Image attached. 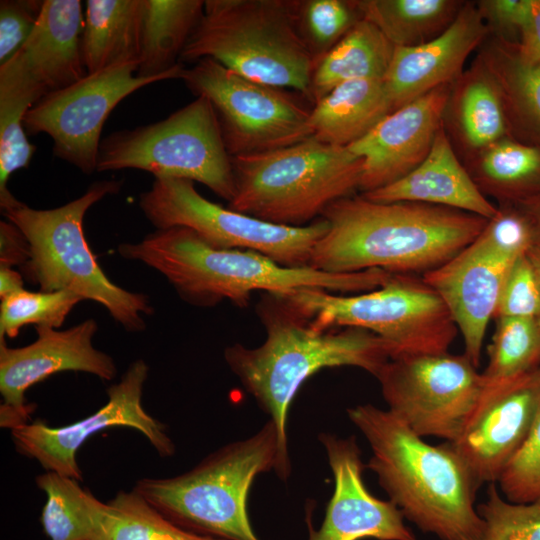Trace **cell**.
Instances as JSON below:
<instances>
[{
    "mask_svg": "<svg viewBox=\"0 0 540 540\" xmlns=\"http://www.w3.org/2000/svg\"><path fill=\"white\" fill-rule=\"evenodd\" d=\"M256 309L266 331L264 342L255 348L236 343L225 349L224 358L274 424V471L286 481L291 473L288 411L302 384L321 369L342 366L358 367L376 377L390 360L391 349L362 328L317 330L280 295L263 293Z\"/></svg>",
    "mask_w": 540,
    "mask_h": 540,
    "instance_id": "cell-1",
    "label": "cell"
},
{
    "mask_svg": "<svg viewBox=\"0 0 540 540\" xmlns=\"http://www.w3.org/2000/svg\"><path fill=\"white\" fill-rule=\"evenodd\" d=\"M328 231L309 266L329 273L381 269L392 274L436 269L472 243L488 219L418 202H375L352 195L324 211Z\"/></svg>",
    "mask_w": 540,
    "mask_h": 540,
    "instance_id": "cell-2",
    "label": "cell"
},
{
    "mask_svg": "<svg viewBox=\"0 0 540 540\" xmlns=\"http://www.w3.org/2000/svg\"><path fill=\"white\" fill-rule=\"evenodd\" d=\"M117 251L162 274L186 302L210 307L229 300L247 307L254 291L286 295L303 288L339 294L362 293L382 286L391 273L369 269L329 273L307 267H286L251 250L220 249L185 227L156 229L137 243H121Z\"/></svg>",
    "mask_w": 540,
    "mask_h": 540,
    "instance_id": "cell-3",
    "label": "cell"
},
{
    "mask_svg": "<svg viewBox=\"0 0 540 540\" xmlns=\"http://www.w3.org/2000/svg\"><path fill=\"white\" fill-rule=\"evenodd\" d=\"M368 441L367 467L404 517L441 540H479L484 521L474 506L480 488L449 442L431 445L388 409H347Z\"/></svg>",
    "mask_w": 540,
    "mask_h": 540,
    "instance_id": "cell-4",
    "label": "cell"
},
{
    "mask_svg": "<svg viewBox=\"0 0 540 540\" xmlns=\"http://www.w3.org/2000/svg\"><path fill=\"white\" fill-rule=\"evenodd\" d=\"M122 186L119 180L93 182L80 197L53 209H33L18 201L2 211L29 242L23 277L41 291H69L101 304L129 332L146 328L143 315L154 312L149 297L113 283L91 251L83 230L86 212Z\"/></svg>",
    "mask_w": 540,
    "mask_h": 540,
    "instance_id": "cell-5",
    "label": "cell"
},
{
    "mask_svg": "<svg viewBox=\"0 0 540 540\" xmlns=\"http://www.w3.org/2000/svg\"><path fill=\"white\" fill-rule=\"evenodd\" d=\"M205 58L311 101L317 61L298 32L295 0H206L180 62Z\"/></svg>",
    "mask_w": 540,
    "mask_h": 540,
    "instance_id": "cell-6",
    "label": "cell"
},
{
    "mask_svg": "<svg viewBox=\"0 0 540 540\" xmlns=\"http://www.w3.org/2000/svg\"><path fill=\"white\" fill-rule=\"evenodd\" d=\"M235 193L228 208L273 224L301 227L359 190L363 158L315 137L231 157Z\"/></svg>",
    "mask_w": 540,
    "mask_h": 540,
    "instance_id": "cell-7",
    "label": "cell"
},
{
    "mask_svg": "<svg viewBox=\"0 0 540 540\" xmlns=\"http://www.w3.org/2000/svg\"><path fill=\"white\" fill-rule=\"evenodd\" d=\"M277 434L268 421L247 439L227 444L191 470L170 478H142L133 490L180 528L223 540H259L247 498L261 473L274 470Z\"/></svg>",
    "mask_w": 540,
    "mask_h": 540,
    "instance_id": "cell-8",
    "label": "cell"
},
{
    "mask_svg": "<svg viewBox=\"0 0 540 540\" xmlns=\"http://www.w3.org/2000/svg\"><path fill=\"white\" fill-rule=\"evenodd\" d=\"M280 296L317 330L372 332L389 345L391 358L446 353L458 332L441 297L410 274H392L379 288L351 295L303 288Z\"/></svg>",
    "mask_w": 540,
    "mask_h": 540,
    "instance_id": "cell-9",
    "label": "cell"
},
{
    "mask_svg": "<svg viewBox=\"0 0 540 540\" xmlns=\"http://www.w3.org/2000/svg\"><path fill=\"white\" fill-rule=\"evenodd\" d=\"M138 169L155 178L188 179L228 203L235 193L231 156L210 101L197 96L167 118L114 131L99 147L97 171Z\"/></svg>",
    "mask_w": 540,
    "mask_h": 540,
    "instance_id": "cell-10",
    "label": "cell"
},
{
    "mask_svg": "<svg viewBox=\"0 0 540 540\" xmlns=\"http://www.w3.org/2000/svg\"><path fill=\"white\" fill-rule=\"evenodd\" d=\"M138 204L156 229L185 227L212 247L255 251L286 267L309 266L329 227L323 217L301 227L260 220L206 199L183 178H155Z\"/></svg>",
    "mask_w": 540,
    "mask_h": 540,
    "instance_id": "cell-11",
    "label": "cell"
},
{
    "mask_svg": "<svg viewBox=\"0 0 540 540\" xmlns=\"http://www.w3.org/2000/svg\"><path fill=\"white\" fill-rule=\"evenodd\" d=\"M180 79L212 104L231 157L284 148L313 136L311 108L299 93L253 81L209 58L184 68Z\"/></svg>",
    "mask_w": 540,
    "mask_h": 540,
    "instance_id": "cell-12",
    "label": "cell"
},
{
    "mask_svg": "<svg viewBox=\"0 0 540 540\" xmlns=\"http://www.w3.org/2000/svg\"><path fill=\"white\" fill-rule=\"evenodd\" d=\"M465 355L391 358L378 373L388 410L420 437L453 442L483 388L481 373Z\"/></svg>",
    "mask_w": 540,
    "mask_h": 540,
    "instance_id": "cell-13",
    "label": "cell"
},
{
    "mask_svg": "<svg viewBox=\"0 0 540 540\" xmlns=\"http://www.w3.org/2000/svg\"><path fill=\"white\" fill-rule=\"evenodd\" d=\"M137 70L136 62L114 65L45 96L23 118L27 135H49L55 157L84 174L94 173L101 132L112 110L138 89L167 80L139 77Z\"/></svg>",
    "mask_w": 540,
    "mask_h": 540,
    "instance_id": "cell-14",
    "label": "cell"
},
{
    "mask_svg": "<svg viewBox=\"0 0 540 540\" xmlns=\"http://www.w3.org/2000/svg\"><path fill=\"white\" fill-rule=\"evenodd\" d=\"M149 366L143 359L129 365L120 381L107 389L108 401L90 416L62 427H50L41 420L11 429L16 450L36 459L46 471L82 479L77 452L92 435L115 426L134 428L144 434L161 457L175 453L165 425L148 414L142 405Z\"/></svg>",
    "mask_w": 540,
    "mask_h": 540,
    "instance_id": "cell-15",
    "label": "cell"
},
{
    "mask_svg": "<svg viewBox=\"0 0 540 540\" xmlns=\"http://www.w3.org/2000/svg\"><path fill=\"white\" fill-rule=\"evenodd\" d=\"M83 26L80 0H44L31 35L0 66V104L30 109L85 77Z\"/></svg>",
    "mask_w": 540,
    "mask_h": 540,
    "instance_id": "cell-16",
    "label": "cell"
},
{
    "mask_svg": "<svg viewBox=\"0 0 540 540\" xmlns=\"http://www.w3.org/2000/svg\"><path fill=\"white\" fill-rule=\"evenodd\" d=\"M539 409L540 368L509 380L483 381L459 436L449 442L479 487L498 482L526 440Z\"/></svg>",
    "mask_w": 540,
    "mask_h": 540,
    "instance_id": "cell-17",
    "label": "cell"
},
{
    "mask_svg": "<svg viewBox=\"0 0 540 540\" xmlns=\"http://www.w3.org/2000/svg\"><path fill=\"white\" fill-rule=\"evenodd\" d=\"M97 329L89 318L65 330L35 326L37 339L23 347L10 348L0 340L1 427L27 423L33 407L26 403L25 392L53 374L81 371L103 380L116 376L113 358L93 346Z\"/></svg>",
    "mask_w": 540,
    "mask_h": 540,
    "instance_id": "cell-18",
    "label": "cell"
},
{
    "mask_svg": "<svg viewBox=\"0 0 540 540\" xmlns=\"http://www.w3.org/2000/svg\"><path fill=\"white\" fill-rule=\"evenodd\" d=\"M318 439L326 451L335 488L320 529L308 524L309 540H417L398 507L368 491L355 437L321 433Z\"/></svg>",
    "mask_w": 540,
    "mask_h": 540,
    "instance_id": "cell-19",
    "label": "cell"
},
{
    "mask_svg": "<svg viewBox=\"0 0 540 540\" xmlns=\"http://www.w3.org/2000/svg\"><path fill=\"white\" fill-rule=\"evenodd\" d=\"M451 85L438 87L393 110L348 146L363 158L361 193L394 183L422 163L443 125Z\"/></svg>",
    "mask_w": 540,
    "mask_h": 540,
    "instance_id": "cell-20",
    "label": "cell"
},
{
    "mask_svg": "<svg viewBox=\"0 0 540 540\" xmlns=\"http://www.w3.org/2000/svg\"><path fill=\"white\" fill-rule=\"evenodd\" d=\"M517 258L500 254L476 238L452 259L422 276L447 306L462 334L464 354L475 367L480 364L487 325Z\"/></svg>",
    "mask_w": 540,
    "mask_h": 540,
    "instance_id": "cell-21",
    "label": "cell"
},
{
    "mask_svg": "<svg viewBox=\"0 0 540 540\" xmlns=\"http://www.w3.org/2000/svg\"><path fill=\"white\" fill-rule=\"evenodd\" d=\"M489 35L476 3L466 1L453 23L439 36L421 45L395 47L383 78L392 110L438 87L453 84L464 72L467 58Z\"/></svg>",
    "mask_w": 540,
    "mask_h": 540,
    "instance_id": "cell-22",
    "label": "cell"
},
{
    "mask_svg": "<svg viewBox=\"0 0 540 540\" xmlns=\"http://www.w3.org/2000/svg\"><path fill=\"white\" fill-rule=\"evenodd\" d=\"M375 202H418L453 208L491 219L497 206L478 189L456 153L444 125L438 130L427 157L401 179L361 193Z\"/></svg>",
    "mask_w": 540,
    "mask_h": 540,
    "instance_id": "cell-23",
    "label": "cell"
},
{
    "mask_svg": "<svg viewBox=\"0 0 540 540\" xmlns=\"http://www.w3.org/2000/svg\"><path fill=\"white\" fill-rule=\"evenodd\" d=\"M443 125L461 161L510 136L500 87L479 55L451 85Z\"/></svg>",
    "mask_w": 540,
    "mask_h": 540,
    "instance_id": "cell-24",
    "label": "cell"
},
{
    "mask_svg": "<svg viewBox=\"0 0 540 540\" xmlns=\"http://www.w3.org/2000/svg\"><path fill=\"white\" fill-rule=\"evenodd\" d=\"M383 79L344 82L311 108L309 124L316 139L348 147L391 113Z\"/></svg>",
    "mask_w": 540,
    "mask_h": 540,
    "instance_id": "cell-25",
    "label": "cell"
},
{
    "mask_svg": "<svg viewBox=\"0 0 540 540\" xmlns=\"http://www.w3.org/2000/svg\"><path fill=\"white\" fill-rule=\"evenodd\" d=\"M145 0H87L81 50L87 74L139 64Z\"/></svg>",
    "mask_w": 540,
    "mask_h": 540,
    "instance_id": "cell-26",
    "label": "cell"
},
{
    "mask_svg": "<svg viewBox=\"0 0 540 540\" xmlns=\"http://www.w3.org/2000/svg\"><path fill=\"white\" fill-rule=\"evenodd\" d=\"M478 55L500 87L510 136L540 146V61L524 58L517 43L490 35Z\"/></svg>",
    "mask_w": 540,
    "mask_h": 540,
    "instance_id": "cell-27",
    "label": "cell"
},
{
    "mask_svg": "<svg viewBox=\"0 0 540 540\" xmlns=\"http://www.w3.org/2000/svg\"><path fill=\"white\" fill-rule=\"evenodd\" d=\"M203 0H145L137 76L180 79V55L204 13Z\"/></svg>",
    "mask_w": 540,
    "mask_h": 540,
    "instance_id": "cell-28",
    "label": "cell"
},
{
    "mask_svg": "<svg viewBox=\"0 0 540 540\" xmlns=\"http://www.w3.org/2000/svg\"><path fill=\"white\" fill-rule=\"evenodd\" d=\"M463 164L478 189L499 205H519L540 192V146L507 136Z\"/></svg>",
    "mask_w": 540,
    "mask_h": 540,
    "instance_id": "cell-29",
    "label": "cell"
},
{
    "mask_svg": "<svg viewBox=\"0 0 540 540\" xmlns=\"http://www.w3.org/2000/svg\"><path fill=\"white\" fill-rule=\"evenodd\" d=\"M395 46L370 21L361 19L314 69L310 96L315 104L336 86L358 79H383Z\"/></svg>",
    "mask_w": 540,
    "mask_h": 540,
    "instance_id": "cell-30",
    "label": "cell"
},
{
    "mask_svg": "<svg viewBox=\"0 0 540 540\" xmlns=\"http://www.w3.org/2000/svg\"><path fill=\"white\" fill-rule=\"evenodd\" d=\"M466 1L357 0L363 19L373 23L395 47L426 43L444 32Z\"/></svg>",
    "mask_w": 540,
    "mask_h": 540,
    "instance_id": "cell-31",
    "label": "cell"
},
{
    "mask_svg": "<svg viewBox=\"0 0 540 540\" xmlns=\"http://www.w3.org/2000/svg\"><path fill=\"white\" fill-rule=\"evenodd\" d=\"M89 540H223L199 535L172 523L143 496L120 491L104 503L94 497Z\"/></svg>",
    "mask_w": 540,
    "mask_h": 540,
    "instance_id": "cell-32",
    "label": "cell"
},
{
    "mask_svg": "<svg viewBox=\"0 0 540 540\" xmlns=\"http://www.w3.org/2000/svg\"><path fill=\"white\" fill-rule=\"evenodd\" d=\"M47 497L41 523L50 540H89L94 495L78 480L46 471L35 479Z\"/></svg>",
    "mask_w": 540,
    "mask_h": 540,
    "instance_id": "cell-33",
    "label": "cell"
},
{
    "mask_svg": "<svg viewBox=\"0 0 540 540\" xmlns=\"http://www.w3.org/2000/svg\"><path fill=\"white\" fill-rule=\"evenodd\" d=\"M488 347L484 382L513 379L537 370L540 363V322L535 318H498Z\"/></svg>",
    "mask_w": 540,
    "mask_h": 540,
    "instance_id": "cell-34",
    "label": "cell"
},
{
    "mask_svg": "<svg viewBox=\"0 0 540 540\" xmlns=\"http://www.w3.org/2000/svg\"><path fill=\"white\" fill-rule=\"evenodd\" d=\"M298 32L318 62L363 19L357 0H295Z\"/></svg>",
    "mask_w": 540,
    "mask_h": 540,
    "instance_id": "cell-35",
    "label": "cell"
},
{
    "mask_svg": "<svg viewBox=\"0 0 540 540\" xmlns=\"http://www.w3.org/2000/svg\"><path fill=\"white\" fill-rule=\"evenodd\" d=\"M69 291H29L21 289L1 299L0 340L14 338L21 328L33 324L59 328L79 302Z\"/></svg>",
    "mask_w": 540,
    "mask_h": 540,
    "instance_id": "cell-36",
    "label": "cell"
},
{
    "mask_svg": "<svg viewBox=\"0 0 540 540\" xmlns=\"http://www.w3.org/2000/svg\"><path fill=\"white\" fill-rule=\"evenodd\" d=\"M484 521L479 540H540V499L529 503L504 500L495 483L477 507Z\"/></svg>",
    "mask_w": 540,
    "mask_h": 540,
    "instance_id": "cell-37",
    "label": "cell"
},
{
    "mask_svg": "<svg viewBox=\"0 0 540 540\" xmlns=\"http://www.w3.org/2000/svg\"><path fill=\"white\" fill-rule=\"evenodd\" d=\"M498 483L510 502L529 503L540 499V409L526 440Z\"/></svg>",
    "mask_w": 540,
    "mask_h": 540,
    "instance_id": "cell-38",
    "label": "cell"
},
{
    "mask_svg": "<svg viewBox=\"0 0 540 540\" xmlns=\"http://www.w3.org/2000/svg\"><path fill=\"white\" fill-rule=\"evenodd\" d=\"M506 317L540 318V287L527 252L514 261L493 318Z\"/></svg>",
    "mask_w": 540,
    "mask_h": 540,
    "instance_id": "cell-39",
    "label": "cell"
},
{
    "mask_svg": "<svg viewBox=\"0 0 540 540\" xmlns=\"http://www.w3.org/2000/svg\"><path fill=\"white\" fill-rule=\"evenodd\" d=\"M477 238L496 252L514 258L526 253L534 244L527 215L513 204L497 206L496 214L488 220Z\"/></svg>",
    "mask_w": 540,
    "mask_h": 540,
    "instance_id": "cell-40",
    "label": "cell"
},
{
    "mask_svg": "<svg viewBox=\"0 0 540 540\" xmlns=\"http://www.w3.org/2000/svg\"><path fill=\"white\" fill-rule=\"evenodd\" d=\"M44 1L2 0L0 2V63L11 58L31 35Z\"/></svg>",
    "mask_w": 540,
    "mask_h": 540,
    "instance_id": "cell-41",
    "label": "cell"
},
{
    "mask_svg": "<svg viewBox=\"0 0 540 540\" xmlns=\"http://www.w3.org/2000/svg\"><path fill=\"white\" fill-rule=\"evenodd\" d=\"M490 36L518 43L527 24L533 0H480L475 1Z\"/></svg>",
    "mask_w": 540,
    "mask_h": 540,
    "instance_id": "cell-42",
    "label": "cell"
},
{
    "mask_svg": "<svg viewBox=\"0 0 540 540\" xmlns=\"http://www.w3.org/2000/svg\"><path fill=\"white\" fill-rule=\"evenodd\" d=\"M30 247L22 231L12 222H0V266L22 267L29 259Z\"/></svg>",
    "mask_w": 540,
    "mask_h": 540,
    "instance_id": "cell-43",
    "label": "cell"
},
{
    "mask_svg": "<svg viewBox=\"0 0 540 540\" xmlns=\"http://www.w3.org/2000/svg\"><path fill=\"white\" fill-rule=\"evenodd\" d=\"M517 47L530 61H540V0H533L530 18L523 28Z\"/></svg>",
    "mask_w": 540,
    "mask_h": 540,
    "instance_id": "cell-44",
    "label": "cell"
},
{
    "mask_svg": "<svg viewBox=\"0 0 540 540\" xmlns=\"http://www.w3.org/2000/svg\"><path fill=\"white\" fill-rule=\"evenodd\" d=\"M21 289H24L23 275L12 267L0 266L1 299Z\"/></svg>",
    "mask_w": 540,
    "mask_h": 540,
    "instance_id": "cell-45",
    "label": "cell"
},
{
    "mask_svg": "<svg viewBox=\"0 0 540 540\" xmlns=\"http://www.w3.org/2000/svg\"><path fill=\"white\" fill-rule=\"evenodd\" d=\"M517 206L525 212L531 223L534 244H540V192L536 196Z\"/></svg>",
    "mask_w": 540,
    "mask_h": 540,
    "instance_id": "cell-46",
    "label": "cell"
},
{
    "mask_svg": "<svg viewBox=\"0 0 540 540\" xmlns=\"http://www.w3.org/2000/svg\"><path fill=\"white\" fill-rule=\"evenodd\" d=\"M527 256L530 259V262L534 268L538 284L540 287V244H533L527 250ZM540 321V318H539Z\"/></svg>",
    "mask_w": 540,
    "mask_h": 540,
    "instance_id": "cell-47",
    "label": "cell"
},
{
    "mask_svg": "<svg viewBox=\"0 0 540 540\" xmlns=\"http://www.w3.org/2000/svg\"><path fill=\"white\" fill-rule=\"evenodd\" d=\"M540 322V321H539Z\"/></svg>",
    "mask_w": 540,
    "mask_h": 540,
    "instance_id": "cell-48",
    "label": "cell"
}]
</instances>
